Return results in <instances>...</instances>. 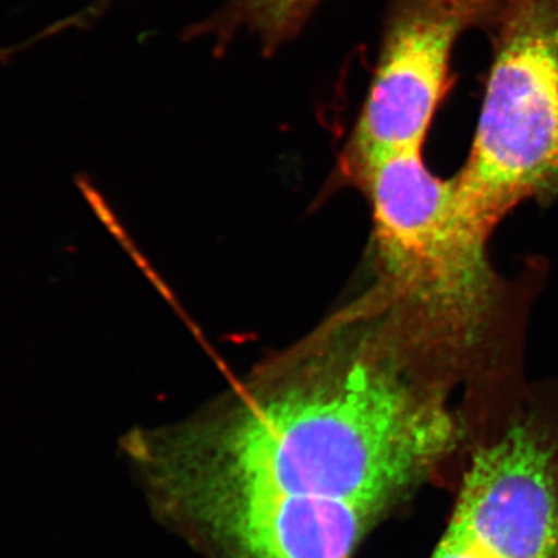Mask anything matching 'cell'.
<instances>
[{"label":"cell","instance_id":"6da1fadb","mask_svg":"<svg viewBox=\"0 0 558 558\" xmlns=\"http://www.w3.org/2000/svg\"><path fill=\"white\" fill-rule=\"evenodd\" d=\"M435 354L447 352L380 282L204 409L128 433L124 457L148 502L380 521L458 442Z\"/></svg>","mask_w":558,"mask_h":558},{"label":"cell","instance_id":"7a4b0ae2","mask_svg":"<svg viewBox=\"0 0 558 558\" xmlns=\"http://www.w3.org/2000/svg\"><path fill=\"white\" fill-rule=\"evenodd\" d=\"M468 163L453 179L462 219L487 240L502 216L558 191V0H506Z\"/></svg>","mask_w":558,"mask_h":558},{"label":"cell","instance_id":"3957f363","mask_svg":"<svg viewBox=\"0 0 558 558\" xmlns=\"http://www.w3.org/2000/svg\"><path fill=\"white\" fill-rule=\"evenodd\" d=\"M373 205L381 282L447 348L480 336L494 293L486 242L459 213L453 179L429 172L422 149L388 154L352 171Z\"/></svg>","mask_w":558,"mask_h":558},{"label":"cell","instance_id":"277c9868","mask_svg":"<svg viewBox=\"0 0 558 558\" xmlns=\"http://www.w3.org/2000/svg\"><path fill=\"white\" fill-rule=\"evenodd\" d=\"M506 0H389L384 46L347 148L349 172L400 150L422 149L449 84L454 43L494 22Z\"/></svg>","mask_w":558,"mask_h":558},{"label":"cell","instance_id":"5b68a950","mask_svg":"<svg viewBox=\"0 0 558 558\" xmlns=\"http://www.w3.org/2000/svg\"><path fill=\"white\" fill-rule=\"evenodd\" d=\"M432 558H558V461L517 424L476 451Z\"/></svg>","mask_w":558,"mask_h":558},{"label":"cell","instance_id":"8992f818","mask_svg":"<svg viewBox=\"0 0 558 558\" xmlns=\"http://www.w3.org/2000/svg\"><path fill=\"white\" fill-rule=\"evenodd\" d=\"M323 0H229L222 10L193 27L190 36H213L222 49L238 33L247 32L271 53L295 38Z\"/></svg>","mask_w":558,"mask_h":558}]
</instances>
